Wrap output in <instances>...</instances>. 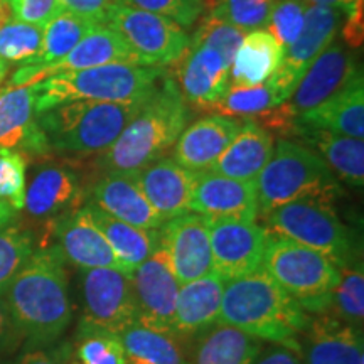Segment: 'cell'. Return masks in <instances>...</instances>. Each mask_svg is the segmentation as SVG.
I'll list each match as a JSON object with an SVG mask.
<instances>
[{
    "instance_id": "cell-1",
    "label": "cell",
    "mask_w": 364,
    "mask_h": 364,
    "mask_svg": "<svg viewBox=\"0 0 364 364\" xmlns=\"http://www.w3.org/2000/svg\"><path fill=\"white\" fill-rule=\"evenodd\" d=\"M27 349L54 346L73 321L66 262L54 245H41L2 294Z\"/></svg>"
},
{
    "instance_id": "cell-2",
    "label": "cell",
    "mask_w": 364,
    "mask_h": 364,
    "mask_svg": "<svg viewBox=\"0 0 364 364\" xmlns=\"http://www.w3.org/2000/svg\"><path fill=\"white\" fill-rule=\"evenodd\" d=\"M220 322L262 343L285 346L299 353V339L311 316L263 268H258L226 282Z\"/></svg>"
},
{
    "instance_id": "cell-3",
    "label": "cell",
    "mask_w": 364,
    "mask_h": 364,
    "mask_svg": "<svg viewBox=\"0 0 364 364\" xmlns=\"http://www.w3.org/2000/svg\"><path fill=\"white\" fill-rule=\"evenodd\" d=\"M189 110L179 85L162 76L142 110L125 127L110 149L98 157L103 172H139L174 147L186 125Z\"/></svg>"
},
{
    "instance_id": "cell-4",
    "label": "cell",
    "mask_w": 364,
    "mask_h": 364,
    "mask_svg": "<svg viewBox=\"0 0 364 364\" xmlns=\"http://www.w3.org/2000/svg\"><path fill=\"white\" fill-rule=\"evenodd\" d=\"M162 76L164 68L132 63H113L88 70L59 73L33 85L36 112L41 113L66 102H147Z\"/></svg>"
},
{
    "instance_id": "cell-5",
    "label": "cell",
    "mask_w": 364,
    "mask_h": 364,
    "mask_svg": "<svg viewBox=\"0 0 364 364\" xmlns=\"http://www.w3.org/2000/svg\"><path fill=\"white\" fill-rule=\"evenodd\" d=\"M258 216L294 201L332 204L343 196V186L329 166L307 145L280 139L270 161L255 181Z\"/></svg>"
},
{
    "instance_id": "cell-6",
    "label": "cell",
    "mask_w": 364,
    "mask_h": 364,
    "mask_svg": "<svg viewBox=\"0 0 364 364\" xmlns=\"http://www.w3.org/2000/svg\"><path fill=\"white\" fill-rule=\"evenodd\" d=\"M144 103L66 102L38 113V124L51 150L80 156L103 154Z\"/></svg>"
},
{
    "instance_id": "cell-7",
    "label": "cell",
    "mask_w": 364,
    "mask_h": 364,
    "mask_svg": "<svg viewBox=\"0 0 364 364\" xmlns=\"http://www.w3.org/2000/svg\"><path fill=\"white\" fill-rule=\"evenodd\" d=\"M262 268L307 314L329 312L339 268L318 252L268 233Z\"/></svg>"
},
{
    "instance_id": "cell-8",
    "label": "cell",
    "mask_w": 364,
    "mask_h": 364,
    "mask_svg": "<svg viewBox=\"0 0 364 364\" xmlns=\"http://www.w3.org/2000/svg\"><path fill=\"white\" fill-rule=\"evenodd\" d=\"M265 230L318 252L338 268L354 265L356 247L349 230L332 204L322 201H294L262 216Z\"/></svg>"
},
{
    "instance_id": "cell-9",
    "label": "cell",
    "mask_w": 364,
    "mask_h": 364,
    "mask_svg": "<svg viewBox=\"0 0 364 364\" xmlns=\"http://www.w3.org/2000/svg\"><path fill=\"white\" fill-rule=\"evenodd\" d=\"M105 26L124 39L136 63L144 66L174 65L191 44L189 34L176 22L118 2L108 9Z\"/></svg>"
},
{
    "instance_id": "cell-10",
    "label": "cell",
    "mask_w": 364,
    "mask_h": 364,
    "mask_svg": "<svg viewBox=\"0 0 364 364\" xmlns=\"http://www.w3.org/2000/svg\"><path fill=\"white\" fill-rule=\"evenodd\" d=\"M80 326L122 334L136 324L132 277L115 268L80 270Z\"/></svg>"
},
{
    "instance_id": "cell-11",
    "label": "cell",
    "mask_w": 364,
    "mask_h": 364,
    "mask_svg": "<svg viewBox=\"0 0 364 364\" xmlns=\"http://www.w3.org/2000/svg\"><path fill=\"white\" fill-rule=\"evenodd\" d=\"M341 21H343V12L339 9L312 6V4L309 6L302 33L285 49L280 66L267 80L280 103H284L294 93L318 54L334 43Z\"/></svg>"
},
{
    "instance_id": "cell-12",
    "label": "cell",
    "mask_w": 364,
    "mask_h": 364,
    "mask_svg": "<svg viewBox=\"0 0 364 364\" xmlns=\"http://www.w3.org/2000/svg\"><path fill=\"white\" fill-rule=\"evenodd\" d=\"M136 324L172 336L179 282L172 272L162 240L154 253L132 273Z\"/></svg>"
},
{
    "instance_id": "cell-13",
    "label": "cell",
    "mask_w": 364,
    "mask_h": 364,
    "mask_svg": "<svg viewBox=\"0 0 364 364\" xmlns=\"http://www.w3.org/2000/svg\"><path fill=\"white\" fill-rule=\"evenodd\" d=\"M213 272L223 280H233L262 268L268 238L257 221L208 220Z\"/></svg>"
},
{
    "instance_id": "cell-14",
    "label": "cell",
    "mask_w": 364,
    "mask_h": 364,
    "mask_svg": "<svg viewBox=\"0 0 364 364\" xmlns=\"http://www.w3.org/2000/svg\"><path fill=\"white\" fill-rule=\"evenodd\" d=\"M113 63L139 65L124 39L110 27L102 24L95 27L90 34H86L65 58L49 63V65L21 66L14 73L9 86H31L48 80L49 76L59 75V73L88 70L95 66L113 65Z\"/></svg>"
},
{
    "instance_id": "cell-15",
    "label": "cell",
    "mask_w": 364,
    "mask_h": 364,
    "mask_svg": "<svg viewBox=\"0 0 364 364\" xmlns=\"http://www.w3.org/2000/svg\"><path fill=\"white\" fill-rule=\"evenodd\" d=\"M161 240L179 285L213 272L208 218L189 211L161 226Z\"/></svg>"
},
{
    "instance_id": "cell-16",
    "label": "cell",
    "mask_w": 364,
    "mask_h": 364,
    "mask_svg": "<svg viewBox=\"0 0 364 364\" xmlns=\"http://www.w3.org/2000/svg\"><path fill=\"white\" fill-rule=\"evenodd\" d=\"M49 226L56 238L54 247L59 250L66 263L76 267L78 270L115 268V270L124 272L108 241L95 225L86 204L49 221Z\"/></svg>"
},
{
    "instance_id": "cell-17",
    "label": "cell",
    "mask_w": 364,
    "mask_h": 364,
    "mask_svg": "<svg viewBox=\"0 0 364 364\" xmlns=\"http://www.w3.org/2000/svg\"><path fill=\"white\" fill-rule=\"evenodd\" d=\"M189 208L208 220L257 221V188L255 182L231 179L213 171L198 172Z\"/></svg>"
},
{
    "instance_id": "cell-18",
    "label": "cell",
    "mask_w": 364,
    "mask_h": 364,
    "mask_svg": "<svg viewBox=\"0 0 364 364\" xmlns=\"http://www.w3.org/2000/svg\"><path fill=\"white\" fill-rule=\"evenodd\" d=\"M361 70L348 46L334 41L318 54L285 103L295 115H302L338 93Z\"/></svg>"
},
{
    "instance_id": "cell-19",
    "label": "cell",
    "mask_w": 364,
    "mask_h": 364,
    "mask_svg": "<svg viewBox=\"0 0 364 364\" xmlns=\"http://www.w3.org/2000/svg\"><path fill=\"white\" fill-rule=\"evenodd\" d=\"M85 189L78 172L68 166L39 167L26 186L24 209L34 220L53 221L83 206Z\"/></svg>"
},
{
    "instance_id": "cell-20",
    "label": "cell",
    "mask_w": 364,
    "mask_h": 364,
    "mask_svg": "<svg viewBox=\"0 0 364 364\" xmlns=\"http://www.w3.org/2000/svg\"><path fill=\"white\" fill-rule=\"evenodd\" d=\"M88 203L136 228L159 230L166 223L145 198L136 172H103L91 188Z\"/></svg>"
},
{
    "instance_id": "cell-21",
    "label": "cell",
    "mask_w": 364,
    "mask_h": 364,
    "mask_svg": "<svg viewBox=\"0 0 364 364\" xmlns=\"http://www.w3.org/2000/svg\"><path fill=\"white\" fill-rule=\"evenodd\" d=\"M297 354L302 364H363V331L329 314L311 317L299 339Z\"/></svg>"
},
{
    "instance_id": "cell-22",
    "label": "cell",
    "mask_w": 364,
    "mask_h": 364,
    "mask_svg": "<svg viewBox=\"0 0 364 364\" xmlns=\"http://www.w3.org/2000/svg\"><path fill=\"white\" fill-rule=\"evenodd\" d=\"M0 149L31 156H44L51 150L38 124L33 85L0 90Z\"/></svg>"
},
{
    "instance_id": "cell-23",
    "label": "cell",
    "mask_w": 364,
    "mask_h": 364,
    "mask_svg": "<svg viewBox=\"0 0 364 364\" xmlns=\"http://www.w3.org/2000/svg\"><path fill=\"white\" fill-rule=\"evenodd\" d=\"M179 63L181 93L199 110H206L230 88V65L206 44L191 41Z\"/></svg>"
},
{
    "instance_id": "cell-24",
    "label": "cell",
    "mask_w": 364,
    "mask_h": 364,
    "mask_svg": "<svg viewBox=\"0 0 364 364\" xmlns=\"http://www.w3.org/2000/svg\"><path fill=\"white\" fill-rule=\"evenodd\" d=\"M226 282L215 272L179 285L172 338L194 341L220 324L221 300Z\"/></svg>"
},
{
    "instance_id": "cell-25",
    "label": "cell",
    "mask_w": 364,
    "mask_h": 364,
    "mask_svg": "<svg viewBox=\"0 0 364 364\" xmlns=\"http://www.w3.org/2000/svg\"><path fill=\"white\" fill-rule=\"evenodd\" d=\"M196 174L166 156L136 172V177L152 208L164 221H169L191 211Z\"/></svg>"
},
{
    "instance_id": "cell-26",
    "label": "cell",
    "mask_w": 364,
    "mask_h": 364,
    "mask_svg": "<svg viewBox=\"0 0 364 364\" xmlns=\"http://www.w3.org/2000/svg\"><path fill=\"white\" fill-rule=\"evenodd\" d=\"M245 120L208 115L184 129L174 145V161L194 172L211 171Z\"/></svg>"
},
{
    "instance_id": "cell-27",
    "label": "cell",
    "mask_w": 364,
    "mask_h": 364,
    "mask_svg": "<svg viewBox=\"0 0 364 364\" xmlns=\"http://www.w3.org/2000/svg\"><path fill=\"white\" fill-rule=\"evenodd\" d=\"M297 127L332 132L354 139L364 136V80L363 70L338 93L318 107L297 117Z\"/></svg>"
},
{
    "instance_id": "cell-28",
    "label": "cell",
    "mask_w": 364,
    "mask_h": 364,
    "mask_svg": "<svg viewBox=\"0 0 364 364\" xmlns=\"http://www.w3.org/2000/svg\"><path fill=\"white\" fill-rule=\"evenodd\" d=\"M275 140L273 135L253 122L245 120L238 134L218 157L213 172L231 179L255 182L270 161Z\"/></svg>"
},
{
    "instance_id": "cell-29",
    "label": "cell",
    "mask_w": 364,
    "mask_h": 364,
    "mask_svg": "<svg viewBox=\"0 0 364 364\" xmlns=\"http://www.w3.org/2000/svg\"><path fill=\"white\" fill-rule=\"evenodd\" d=\"M86 206L95 225L98 226L105 240L110 245L112 252L115 253L122 270L132 277L135 268L142 265L161 243V228L159 230L136 228L107 215L91 203H86Z\"/></svg>"
},
{
    "instance_id": "cell-30",
    "label": "cell",
    "mask_w": 364,
    "mask_h": 364,
    "mask_svg": "<svg viewBox=\"0 0 364 364\" xmlns=\"http://www.w3.org/2000/svg\"><path fill=\"white\" fill-rule=\"evenodd\" d=\"M295 136H300L321 156L332 174L353 188L364 184V142L348 135L299 127Z\"/></svg>"
},
{
    "instance_id": "cell-31",
    "label": "cell",
    "mask_w": 364,
    "mask_h": 364,
    "mask_svg": "<svg viewBox=\"0 0 364 364\" xmlns=\"http://www.w3.org/2000/svg\"><path fill=\"white\" fill-rule=\"evenodd\" d=\"M262 348L260 339L220 322L193 341L188 364H253Z\"/></svg>"
},
{
    "instance_id": "cell-32",
    "label": "cell",
    "mask_w": 364,
    "mask_h": 364,
    "mask_svg": "<svg viewBox=\"0 0 364 364\" xmlns=\"http://www.w3.org/2000/svg\"><path fill=\"white\" fill-rule=\"evenodd\" d=\"M285 48L268 31H252L236 51L230 68V86H258L270 78L284 59Z\"/></svg>"
},
{
    "instance_id": "cell-33",
    "label": "cell",
    "mask_w": 364,
    "mask_h": 364,
    "mask_svg": "<svg viewBox=\"0 0 364 364\" xmlns=\"http://www.w3.org/2000/svg\"><path fill=\"white\" fill-rule=\"evenodd\" d=\"M124 344L127 364H188L176 338L139 324L118 334Z\"/></svg>"
},
{
    "instance_id": "cell-34",
    "label": "cell",
    "mask_w": 364,
    "mask_h": 364,
    "mask_svg": "<svg viewBox=\"0 0 364 364\" xmlns=\"http://www.w3.org/2000/svg\"><path fill=\"white\" fill-rule=\"evenodd\" d=\"M98 26L102 24H97V22L86 19V17L76 16L73 12H59L54 19L44 26L43 43H41L38 56L29 65L22 66L49 65V63L65 58L86 34H90Z\"/></svg>"
},
{
    "instance_id": "cell-35",
    "label": "cell",
    "mask_w": 364,
    "mask_h": 364,
    "mask_svg": "<svg viewBox=\"0 0 364 364\" xmlns=\"http://www.w3.org/2000/svg\"><path fill=\"white\" fill-rule=\"evenodd\" d=\"M329 316L344 324L363 331L364 318V270L363 260L354 265L339 268V282L336 287Z\"/></svg>"
},
{
    "instance_id": "cell-36",
    "label": "cell",
    "mask_w": 364,
    "mask_h": 364,
    "mask_svg": "<svg viewBox=\"0 0 364 364\" xmlns=\"http://www.w3.org/2000/svg\"><path fill=\"white\" fill-rule=\"evenodd\" d=\"M277 105H280L277 93L265 81L258 86H230L221 95V98L209 105L206 110L215 115L248 120L258 113L270 110Z\"/></svg>"
},
{
    "instance_id": "cell-37",
    "label": "cell",
    "mask_w": 364,
    "mask_h": 364,
    "mask_svg": "<svg viewBox=\"0 0 364 364\" xmlns=\"http://www.w3.org/2000/svg\"><path fill=\"white\" fill-rule=\"evenodd\" d=\"M44 27L17 19L0 27V59L4 63L29 65L38 56Z\"/></svg>"
},
{
    "instance_id": "cell-38",
    "label": "cell",
    "mask_w": 364,
    "mask_h": 364,
    "mask_svg": "<svg viewBox=\"0 0 364 364\" xmlns=\"http://www.w3.org/2000/svg\"><path fill=\"white\" fill-rule=\"evenodd\" d=\"M34 250V238L26 228L14 223L0 228V295L6 292Z\"/></svg>"
},
{
    "instance_id": "cell-39",
    "label": "cell",
    "mask_w": 364,
    "mask_h": 364,
    "mask_svg": "<svg viewBox=\"0 0 364 364\" xmlns=\"http://www.w3.org/2000/svg\"><path fill=\"white\" fill-rule=\"evenodd\" d=\"M76 356L80 364H127L124 344L113 332L78 326Z\"/></svg>"
},
{
    "instance_id": "cell-40",
    "label": "cell",
    "mask_w": 364,
    "mask_h": 364,
    "mask_svg": "<svg viewBox=\"0 0 364 364\" xmlns=\"http://www.w3.org/2000/svg\"><path fill=\"white\" fill-rule=\"evenodd\" d=\"M275 2L277 0H213L209 16L248 33L268 26Z\"/></svg>"
},
{
    "instance_id": "cell-41",
    "label": "cell",
    "mask_w": 364,
    "mask_h": 364,
    "mask_svg": "<svg viewBox=\"0 0 364 364\" xmlns=\"http://www.w3.org/2000/svg\"><path fill=\"white\" fill-rule=\"evenodd\" d=\"M309 6V0H277L273 6L268 33L285 49L302 33Z\"/></svg>"
},
{
    "instance_id": "cell-42",
    "label": "cell",
    "mask_w": 364,
    "mask_h": 364,
    "mask_svg": "<svg viewBox=\"0 0 364 364\" xmlns=\"http://www.w3.org/2000/svg\"><path fill=\"white\" fill-rule=\"evenodd\" d=\"M26 186V157L17 150L0 149V199L14 211L24 209Z\"/></svg>"
},
{
    "instance_id": "cell-43",
    "label": "cell",
    "mask_w": 364,
    "mask_h": 364,
    "mask_svg": "<svg viewBox=\"0 0 364 364\" xmlns=\"http://www.w3.org/2000/svg\"><path fill=\"white\" fill-rule=\"evenodd\" d=\"M243 31L236 29L231 24H228L225 21L215 19L213 16H208L206 19L201 22L199 29L196 31L194 38L191 41H196V43L206 44L209 48H213L223 56V59L230 65L233 63V58L238 48L243 43L245 39Z\"/></svg>"
},
{
    "instance_id": "cell-44",
    "label": "cell",
    "mask_w": 364,
    "mask_h": 364,
    "mask_svg": "<svg viewBox=\"0 0 364 364\" xmlns=\"http://www.w3.org/2000/svg\"><path fill=\"white\" fill-rule=\"evenodd\" d=\"M124 6L140 9L166 17L182 29H189L204 11V0H113Z\"/></svg>"
},
{
    "instance_id": "cell-45",
    "label": "cell",
    "mask_w": 364,
    "mask_h": 364,
    "mask_svg": "<svg viewBox=\"0 0 364 364\" xmlns=\"http://www.w3.org/2000/svg\"><path fill=\"white\" fill-rule=\"evenodd\" d=\"M9 2H11L14 19L39 27H44L59 12H63L59 0H9Z\"/></svg>"
},
{
    "instance_id": "cell-46",
    "label": "cell",
    "mask_w": 364,
    "mask_h": 364,
    "mask_svg": "<svg viewBox=\"0 0 364 364\" xmlns=\"http://www.w3.org/2000/svg\"><path fill=\"white\" fill-rule=\"evenodd\" d=\"M22 344H24V338L14 324L11 312L0 295V363H6V359L16 353Z\"/></svg>"
},
{
    "instance_id": "cell-47",
    "label": "cell",
    "mask_w": 364,
    "mask_h": 364,
    "mask_svg": "<svg viewBox=\"0 0 364 364\" xmlns=\"http://www.w3.org/2000/svg\"><path fill=\"white\" fill-rule=\"evenodd\" d=\"M364 0H358L343 12L344 26L343 38L344 46L349 49H358L363 46L364 39Z\"/></svg>"
},
{
    "instance_id": "cell-48",
    "label": "cell",
    "mask_w": 364,
    "mask_h": 364,
    "mask_svg": "<svg viewBox=\"0 0 364 364\" xmlns=\"http://www.w3.org/2000/svg\"><path fill=\"white\" fill-rule=\"evenodd\" d=\"M59 4H61L63 11L86 17L97 24H105L107 12L113 0H59Z\"/></svg>"
},
{
    "instance_id": "cell-49",
    "label": "cell",
    "mask_w": 364,
    "mask_h": 364,
    "mask_svg": "<svg viewBox=\"0 0 364 364\" xmlns=\"http://www.w3.org/2000/svg\"><path fill=\"white\" fill-rule=\"evenodd\" d=\"M70 356V348L63 346H49V348L26 349L17 364H66Z\"/></svg>"
},
{
    "instance_id": "cell-50",
    "label": "cell",
    "mask_w": 364,
    "mask_h": 364,
    "mask_svg": "<svg viewBox=\"0 0 364 364\" xmlns=\"http://www.w3.org/2000/svg\"><path fill=\"white\" fill-rule=\"evenodd\" d=\"M253 364H302V361L292 349L285 348V346L270 344L267 348H262Z\"/></svg>"
},
{
    "instance_id": "cell-51",
    "label": "cell",
    "mask_w": 364,
    "mask_h": 364,
    "mask_svg": "<svg viewBox=\"0 0 364 364\" xmlns=\"http://www.w3.org/2000/svg\"><path fill=\"white\" fill-rule=\"evenodd\" d=\"M358 0H309V4L312 6H326V7H334L339 9L341 12H344L349 6H353Z\"/></svg>"
},
{
    "instance_id": "cell-52",
    "label": "cell",
    "mask_w": 364,
    "mask_h": 364,
    "mask_svg": "<svg viewBox=\"0 0 364 364\" xmlns=\"http://www.w3.org/2000/svg\"><path fill=\"white\" fill-rule=\"evenodd\" d=\"M14 220V209L9 203L0 199V228L11 225Z\"/></svg>"
},
{
    "instance_id": "cell-53",
    "label": "cell",
    "mask_w": 364,
    "mask_h": 364,
    "mask_svg": "<svg viewBox=\"0 0 364 364\" xmlns=\"http://www.w3.org/2000/svg\"><path fill=\"white\" fill-rule=\"evenodd\" d=\"M12 19H14V14H12L11 2H9V0H0V27L7 24V22Z\"/></svg>"
},
{
    "instance_id": "cell-54",
    "label": "cell",
    "mask_w": 364,
    "mask_h": 364,
    "mask_svg": "<svg viewBox=\"0 0 364 364\" xmlns=\"http://www.w3.org/2000/svg\"><path fill=\"white\" fill-rule=\"evenodd\" d=\"M7 70H9V65H7V63H4L2 59H0V81L4 80V76H6Z\"/></svg>"
},
{
    "instance_id": "cell-55",
    "label": "cell",
    "mask_w": 364,
    "mask_h": 364,
    "mask_svg": "<svg viewBox=\"0 0 364 364\" xmlns=\"http://www.w3.org/2000/svg\"><path fill=\"white\" fill-rule=\"evenodd\" d=\"M0 364H9V363H0Z\"/></svg>"
}]
</instances>
